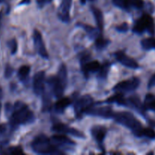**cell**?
Here are the masks:
<instances>
[{"label": "cell", "mask_w": 155, "mask_h": 155, "mask_svg": "<svg viewBox=\"0 0 155 155\" xmlns=\"http://www.w3.org/2000/svg\"><path fill=\"white\" fill-rule=\"evenodd\" d=\"M1 20H2V14L0 12V24H1Z\"/></svg>", "instance_id": "f35d334b"}, {"label": "cell", "mask_w": 155, "mask_h": 155, "mask_svg": "<svg viewBox=\"0 0 155 155\" xmlns=\"http://www.w3.org/2000/svg\"><path fill=\"white\" fill-rule=\"evenodd\" d=\"M101 64L98 61H89L88 57H84L81 59L82 71L85 77H88L90 74L98 72Z\"/></svg>", "instance_id": "ba28073f"}, {"label": "cell", "mask_w": 155, "mask_h": 155, "mask_svg": "<svg viewBox=\"0 0 155 155\" xmlns=\"http://www.w3.org/2000/svg\"><path fill=\"white\" fill-rule=\"evenodd\" d=\"M131 105L133 108L136 109V110L142 114V115H145V108L144 107V104H142L140 99L136 96L130 97L128 100H127V105Z\"/></svg>", "instance_id": "e0dca14e"}, {"label": "cell", "mask_w": 155, "mask_h": 155, "mask_svg": "<svg viewBox=\"0 0 155 155\" xmlns=\"http://www.w3.org/2000/svg\"><path fill=\"white\" fill-rule=\"evenodd\" d=\"M13 68L11 66H9V65H7L5 68V76L6 78H9L12 75V74H13Z\"/></svg>", "instance_id": "d6a6232c"}, {"label": "cell", "mask_w": 155, "mask_h": 155, "mask_svg": "<svg viewBox=\"0 0 155 155\" xmlns=\"http://www.w3.org/2000/svg\"><path fill=\"white\" fill-rule=\"evenodd\" d=\"M147 137L148 139H155V131L151 128H143L141 133V137Z\"/></svg>", "instance_id": "f1b7e54d"}, {"label": "cell", "mask_w": 155, "mask_h": 155, "mask_svg": "<svg viewBox=\"0 0 155 155\" xmlns=\"http://www.w3.org/2000/svg\"><path fill=\"white\" fill-rule=\"evenodd\" d=\"M109 42H109L108 39H104L101 35H99V36H98L95 39V47H96V48L98 50L104 49V48H106Z\"/></svg>", "instance_id": "d4e9b609"}, {"label": "cell", "mask_w": 155, "mask_h": 155, "mask_svg": "<svg viewBox=\"0 0 155 155\" xmlns=\"http://www.w3.org/2000/svg\"><path fill=\"white\" fill-rule=\"evenodd\" d=\"M112 118H114L117 123L130 129L136 136L141 137V133L144 127H142L140 121L133 114L127 111L116 112V113L114 112Z\"/></svg>", "instance_id": "7a4b0ae2"}, {"label": "cell", "mask_w": 155, "mask_h": 155, "mask_svg": "<svg viewBox=\"0 0 155 155\" xmlns=\"http://www.w3.org/2000/svg\"><path fill=\"white\" fill-rule=\"evenodd\" d=\"M1 110H2V104L0 103V114H1Z\"/></svg>", "instance_id": "ab89813d"}, {"label": "cell", "mask_w": 155, "mask_h": 155, "mask_svg": "<svg viewBox=\"0 0 155 155\" xmlns=\"http://www.w3.org/2000/svg\"><path fill=\"white\" fill-rule=\"evenodd\" d=\"M134 0H113V3L115 6L122 8L124 10H129L133 7V2Z\"/></svg>", "instance_id": "603a6c76"}, {"label": "cell", "mask_w": 155, "mask_h": 155, "mask_svg": "<svg viewBox=\"0 0 155 155\" xmlns=\"http://www.w3.org/2000/svg\"><path fill=\"white\" fill-rule=\"evenodd\" d=\"M31 148L34 152L39 154H64L51 142V139L43 134L36 136L31 143Z\"/></svg>", "instance_id": "3957f363"}, {"label": "cell", "mask_w": 155, "mask_h": 155, "mask_svg": "<svg viewBox=\"0 0 155 155\" xmlns=\"http://www.w3.org/2000/svg\"><path fill=\"white\" fill-rule=\"evenodd\" d=\"M140 85V80L138 77H132L128 80L118 83L113 90L117 92H129L136 90Z\"/></svg>", "instance_id": "5b68a950"}, {"label": "cell", "mask_w": 155, "mask_h": 155, "mask_svg": "<svg viewBox=\"0 0 155 155\" xmlns=\"http://www.w3.org/2000/svg\"><path fill=\"white\" fill-rule=\"evenodd\" d=\"M86 114L93 116H98L104 118H110L113 117L114 111L109 107H92V105L86 111Z\"/></svg>", "instance_id": "4fadbf2b"}, {"label": "cell", "mask_w": 155, "mask_h": 155, "mask_svg": "<svg viewBox=\"0 0 155 155\" xmlns=\"http://www.w3.org/2000/svg\"><path fill=\"white\" fill-rule=\"evenodd\" d=\"M51 142L58 148H64V149L69 150L71 148H73L76 145L75 142L74 141L71 140V139H69L68 137H67L66 136L63 134L60 135H54V136H51Z\"/></svg>", "instance_id": "9c48e42d"}, {"label": "cell", "mask_w": 155, "mask_h": 155, "mask_svg": "<svg viewBox=\"0 0 155 155\" xmlns=\"http://www.w3.org/2000/svg\"><path fill=\"white\" fill-rule=\"evenodd\" d=\"M141 45L143 49L148 51V50H155V38L150 37L142 39L141 42Z\"/></svg>", "instance_id": "cb8c5ba5"}, {"label": "cell", "mask_w": 155, "mask_h": 155, "mask_svg": "<svg viewBox=\"0 0 155 155\" xmlns=\"http://www.w3.org/2000/svg\"><path fill=\"white\" fill-rule=\"evenodd\" d=\"M90 1H92V2H93V1H95V0H90Z\"/></svg>", "instance_id": "60d3db41"}, {"label": "cell", "mask_w": 155, "mask_h": 155, "mask_svg": "<svg viewBox=\"0 0 155 155\" xmlns=\"http://www.w3.org/2000/svg\"><path fill=\"white\" fill-rule=\"evenodd\" d=\"M5 130H6L5 126L4 124H1V125H0V136L2 135L3 133L5 132Z\"/></svg>", "instance_id": "d590c367"}, {"label": "cell", "mask_w": 155, "mask_h": 155, "mask_svg": "<svg viewBox=\"0 0 155 155\" xmlns=\"http://www.w3.org/2000/svg\"><path fill=\"white\" fill-rule=\"evenodd\" d=\"M78 26H80V27H81L82 28L84 29V30L87 32V33L89 34V36H90V38H92V39H95L97 36L100 35L98 34V31H97L94 27H91V26L87 25V24H78Z\"/></svg>", "instance_id": "4316f807"}, {"label": "cell", "mask_w": 155, "mask_h": 155, "mask_svg": "<svg viewBox=\"0 0 155 155\" xmlns=\"http://www.w3.org/2000/svg\"><path fill=\"white\" fill-rule=\"evenodd\" d=\"M45 80V73L39 71L33 77V90L37 95H42L44 92Z\"/></svg>", "instance_id": "5bb4252c"}, {"label": "cell", "mask_w": 155, "mask_h": 155, "mask_svg": "<svg viewBox=\"0 0 155 155\" xmlns=\"http://www.w3.org/2000/svg\"><path fill=\"white\" fill-rule=\"evenodd\" d=\"M71 100L69 98H61L54 104V109L58 113H63L64 110L71 104Z\"/></svg>", "instance_id": "d6986e66"}, {"label": "cell", "mask_w": 155, "mask_h": 155, "mask_svg": "<svg viewBox=\"0 0 155 155\" xmlns=\"http://www.w3.org/2000/svg\"><path fill=\"white\" fill-rule=\"evenodd\" d=\"M2 91L1 88H0V98L2 97Z\"/></svg>", "instance_id": "74e56055"}, {"label": "cell", "mask_w": 155, "mask_h": 155, "mask_svg": "<svg viewBox=\"0 0 155 155\" xmlns=\"http://www.w3.org/2000/svg\"><path fill=\"white\" fill-rule=\"evenodd\" d=\"M51 130H52L53 132L60 133V134H69L77 138H85L84 134L81 133L80 130L69 127L67 124H61V123L54 124Z\"/></svg>", "instance_id": "52a82bcc"}, {"label": "cell", "mask_w": 155, "mask_h": 155, "mask_svg": "<svg viewBox=\"0 0 155 155\" xmlns=\"http://www.w3.org/2000/svg\"><path fill=\"white\" fill-rule=\"evenodd\" d=\"M8 153L11 154H24V151L20 146H15L11 147V148H8Z\"/></svg>", "instance_id": "f546056e"}, {"label": "cell", "mask_w": 155, "mask_h": 155, "mask_svg": "<svg viewBox=\"0 0 155 155\" xmlns=\"http://www.w3.org/2000/svg\"><path fill=\"white\" fill-rule=\"evenodd\" d=\"M57 77L65 86H67V83H68V71H67L66 66L64 64H62L60 68H59Z\"/></svg>", "instance_id": "7402d4cb"}, {"label": "cell", "mask_w": 155, "mask_h": 155, "mask_svg": "<svg viewBox=\"0 0 155 155\" xmlns=\"http://www.w3.org/2000/svg\"><path fill=\"white\" fill-rule=\"evenodd\" d=\"M110 64L108 62H107V63L104 64L100 67L99 70L98 71V78L101 79V80H104V79H105L107 77V74L109 72V69H110Z\"/></svg>", "instance_id": "83f0119b"}, {"label": "cell", "mask_w": 155, "mask_h": 155, "mask_svg": "<svg viewBox=\"0 0 155 155\" xmlns=\"http://www.w3.org/2000/svg\"><path fill=\"white\" fill-rule=\"evenodd\" d=\"M33 43H34V47L35 48H36L38 54H39L41 57L43 58L48 59V52H47V50L46 48H45V44H44L43 39H42V34H41L40 32H39V30H33Z\"/></svg>", "instance_id": "30bf717a"}, {"label": "cell", "mask_w": 155, "mask_h": 155, "mask_svg": "<svg viewBox=\"0 0 155 155\" xmlns=\"http://www.w3.org/2000/svg\"><path fill=\"white\" fill-rule=\"evenodd\" d=\"M91 9H92V13H93L94 18H95V22H96L98 30L102 32L103 29H104V17H103L102 12L98 8L92 7Z\"/></svg>", "instance_id": "ac0fdd59"}, {"label": "cell", "mask_w": 155, "mask_h": 155, "mask_svg": "<svg viewBox=\"0 0 155 155\" xmlns=\"http://www.w3.org/2000/svg\"><path fill=\"white\" fill-rule=\"evenodd\" d=\"M51 2H52V0H39L38 2V3H39V5L40 6H43L44 5L48 4V3Z\"/></svg>", "instance_id": "e575fe53"}, {"label": "cell", "mask_w": 155, "mask_h": 155, "mask_svg": "<svg viewBox=\"0 0 155 155\" xmlns=\"http://www.w3.org/2000/svg\"><path fill=\"white\" fill-rule=\"evenodd\" d=\"M154 86H155V74L149 80V82H148V89H151V88H153Z\"/></svg>", "instance_id": "836d02e7"}, {"label": "cell", "mask_w": 155, "mask_h": 155, "mask_svg": "<svg viewBox=\"0 0 155 155\" xmlns=\"http://www.w3.org/2000/svg\"><path fill=\"white\" fill-rule=\"evenodd\" d=\"M30 68L28 65H23L19 68L18 72V78L21 80V81H24L28 77V75L30 74Z\"/></svg>", "instance_id": "484cf974"}, {"label": "cell", "mask_w": 155, "mask_h": 155, "mask_svg": "<svg viewBox=\"0 0 155 155\" xmlns=\"http://www.w3.org/2000/svg\"><path fill=\"white\" fill-rule=\"evenodd\" d=\"M115 58L117 60L123 64L124 66L127 67L128 68H131V69H138L139 68V65L136 61L132 58L129 57L128 55L125 54L124 52L121 51H118L115 52L114 54Z\"/></svg>", "instance_id": "7c38bea8"}, {"label": "cell", "mask_w": 155, "mask_h": 155, "mask_svg": "<svg viewBox=\"0 0 155 155\" xmlns=\"http://www.w3.org/2000/svg\"><path fill=\"white\" fill-rule=\"evenodd\" d=\"M107 133V128L103 126H94L91 129V134H92L93 139L96 141L98 145H99L101 150H104V141Z\"/></svg>", "instance_id": "8fae6325"}, {"label": "cell", "mask_w": 155, "mask_h": 155, "mask_svg": "<svg viewBox=\"0 0 155 155\" xmlns=\"http://www.w3.org/2000/svg\"><path fill=\"white\" fill-rule=\"evenodd\" d=\"M133 32L137 34H142L148 32L150 34L155 33V24L152 17L148 14H144L142 17L136 20L133 27Z\"/></svg>", "instance_id": "277c9868"}, {"label": "cell", "mask_w": 155, "mask_h": 155, "mask_svg": "<svg viewBox=\"0 0 155 155\" xmlns=\"http://www.w3.org/2000/svg\"><path fill=\"white\" fill-rule=\"evenodd\" d=\"M72 0H63L58 9V17L64 22L70 21V9Z\"/></svg>", "instance_id": "2e32d148"}, {"label": "cell", "mask_w": 155, "mask_h": 155, "mask_svg": "<svg viewBox=\"0 0 155 155\" xmlns=\"http://www.w3.org/2000/svg\"><path fill=\"white\" fill-rule=\"evenodd\" d=\"M30 2V0H22L21 4H29Z\"/></svg>", "instance_id": "8d00e7d4"}, {"label": "cell", "mask_w": 155, "mask_h": 155, "mask_svg": "<svg viewBox=\"0 0 155 155\" xmlns=\"http://www.w3.org/2000/svg\"><path fill=\"white\" fill-rule=\"evenodd\" d=\"M93 104V98L89 95H85L77 100L74 104V111L77 117H81L83 114Z\"/></svg>", "instance_id": "8992f818"}, {"label": "cell", "mask_w": 155, "mask_h": 155, "mask_svg": "<svg viewBox=\"0 0 155 155\" xmlns=\"http://www.w3.org/2000/svg\"><path fill=\"white\" fill-rule=\"evenodd\" d=\"M117 30L119 32H121V33H125V32L128 31L129 30V25L127 23L124 22L122 24H120V26H117Z\"/></svg>", "instance_id": "1f68e13d"}, {"label": "cell", "mask_w": 155, "mask_h": 155, "mask_svg": "<svg viewBox=\"0 0 155 155\" xmlns=\"http://www.w3.org/2000/svg\"><path fill=\"white\" fill-rule=\"evenodd\" d=\"M35 116L27 104L22 101H17L13 106L12 113L10 116V124L12 127H16L21 124L33 123Z\"/></svg>", "instance_id": "6da1fadb"}, {"label": "cell", "mask_w": 155, "mask_h": 155, "mask_svg": "<svg viewBox=\"0 0 155 155\" xmlns=\"http://www.w3.org/2000/svg\"><path fill=\"white\" fill-rule=\"evenodd\" d=\"M106 102L107 103H116L119 105H127V100L124 97V95L121 94V92H118L116 95L110 97L106 100Z\"/></svg>", "instance_id": "ffe728a7"}, {"label": "cell", "mask_w": 155, "mask_h": 155, "mask_svg": "<svg viewBox=\"0 0 155 155\" xmlns=\"http://www.w3.org/2000/svg\"><path fill=\"white\" fill-rule=\"evenodd\" d=\"M8 48L9 49H10L11 53H12V54H15L17 50H18V43H17V41L15 40V39H12V40H10L8 42Z\"/></svg>", "instance_id": "4dcf8cb0"}, {"label": "cell", "mask_w": 155, "mask_h": 155, "mask_svg": "<svg viewBox=\"0 0 155 155\" xmlns=\"http://www.w3.org/2000/svg\"><path fill=\"white\" fill-rule=\"evenodd\" d=\"M48 83L56 98H61L63 95L66 86L58 80L57 77H50L48 79Z\"/></svg>", "instance_id": "9a60e30c"}, {"label": "cell", "mask_w": 155, "mask_h": 155, "mask_svg": "<svg viewBox=\"0 0 155 155\" xmlns=\"http://www.w3.org/2000/svg\"><path fill=\"white\" fill-rule=\"evenodd\" d=\"M144 107L145 110L155 111V95L147 94L144 101Z\"/></svg>", "instance_id": "44dd1931"}]
</instances>
